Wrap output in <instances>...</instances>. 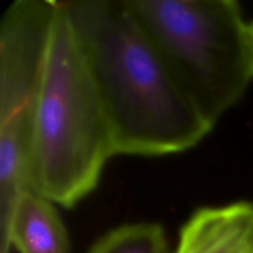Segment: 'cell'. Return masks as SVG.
Returning <instances> with one entry per match:
<instances>
[{
  "instance_id": "ba28073f",
  "label": "cell",
  "mask_w": 253,
  "mask_h": 253,
  "mask_svg": "<svg viewBox=\"0 0 253 253\" xmlns=\"http://www.w3.org/2000/svg\"><path fill=\"white\" fill-rule=\"evenodd\" d=\"M247 47H249L250 66H251L252 78H253V21L247 24Z\"/></svg>"
},
{
  "instance_id": "5b68a950",
  "label": "cell",
  "mask_w": 253,
  "mask_h": 253,
  "mask_svg": "<svg viewBox=\"0 0 253 253\" xmlns=\"http://www.w3.org/2000/svg\"><path fill=\"white\" fill-rule=\"evenodd\" d=\"M174 253H253V203L198 209L180 229Z\"/></svg>"
},
{
  "instance_id": "3957f363",
  "label": "cell",
  "mask_w": 253,
  "mask_h": 253,
  "mask_svg": "<svg viewBox=\"0 0 253 253\" xmlns=\"http://www.w3.org/2000/svg\"><path fill=\"white\" fill-rule=\"evenodd\" d=\"M173 76L215 126L252 78L247 24L234 0H126Z\"/></svg>"
},
{
  "instance_id": "7a4b0ae2",
  "label": "cell",
  "mask_w": 253,
  "mask_h": 253,
  "mask_svg": "<svg viewBox=\"0 0 253 253\" xmlns=\"http://www.w3.org/2000/svg\"><path fill=\"white\" fill-rule=\"evenodd\" d=\"M111 157L110 130L85 51L64 2L56 1L35 99L32 187L69 209L98 187Z\"/></svg>"
},
{
  "instance_id": "8992f818",
  "label": "cell",
  "mask_w": 253,
  "mask_h": 253,
  "mask_svg": "<svg viewBox=\"0 0 253 253\" xmlns=\"http://www.w3.org/2000/svg\"><path fill=\"white\" fill-rule=\"evenodd\" d=\"M69 253L71 244L56 204L35 188L25 190L12 210L0 253Z\"/></svg>"
},
{
  "instance_id": "6da1fadb",
  "label": "cell",
  "mask_w": 253,
  "mask_h": 253,
  "mask_svg": "<svg viewBox=\"0 0 253 253\" xmlns=\"http://www.w3.org/2000/svg\"><path fill=\"white\" fill-rule=\"evenodd\" d=\"M63 2L100 95L114 156L179 153L212 130L126 0Z\"/></svg>"
},
{
  "instance_id": "277c9868",
  "label": "cell",
  "mask_w": 253,
  "mask_h": 253,
  "mask_svg": "<svg viewBox=\"0 0 253 253\" xmlns=\"http://www.w3.org/2000/svg\"><path fill=\"white\" fill-rule=\"evenodd\" d=\"M54 0H16L0 24V239L12 210L32 187L35 99Z\"/></svg>"
},
{
  "instance_id": "52a82bcc",
  "label": "cell",
  "mask_w": 253,
  "mask_h": 253,
  "mask_svg": "<svg viewBox=\"0 0 253 253\" xmlns=\"http://www.w3.org/2000/svg\"><path fill=\"white\" fill-rule=\"evenodd\" d=\"M88 253H169V246L162 225L133 222L106 232Z\"/></svg>"
}]
</instances>
